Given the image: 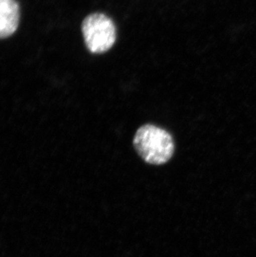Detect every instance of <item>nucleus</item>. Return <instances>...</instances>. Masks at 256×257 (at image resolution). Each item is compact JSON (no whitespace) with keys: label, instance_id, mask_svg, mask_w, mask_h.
<instances>
[{"label":"nucleus","instance_id":"nucleus-1","mask_svg":"<svg viewBox=\"0 0 256 257\" xmlns=\"http://www.w3.org/2000/svg\"><path fill=\"white\" fill-rule=\"evenodd\" d=\"M133 146L138 155L152 165L167 163L175 152L174 140L171 134L153 124H145L138 128Z\"/></svg>","mask_w":256,"mask_h":257},{"label":"nucleus","instance_id":"nucleus-2","mask_svg":"<svg viewBox=\"0 0 256 257\" xmlns=\"http://www.w3.org/2000/svg\"><path fill=\"white\" fill-rule=\"evenodd\" d=\"M82 31L85 44L92 54H104L116 43V25L111 18L102 13H94L85 18Z\"/></svg>","mask_w":256,"mask_h":257},{"label":"nucleus","instance_id":"nucleus-3","mask_svg":"<svg viewBox=\"0 0 256 257\" xmlns=\"http://www.w3.org/2000/svg\"><path fill=\"white\" fill-rule=\"evenodd\" d=\"M20 5L16 0H0V39L15 34L20 25Z\"/></svg>","mask_w":256,"mask_h":257}]
</instances>
